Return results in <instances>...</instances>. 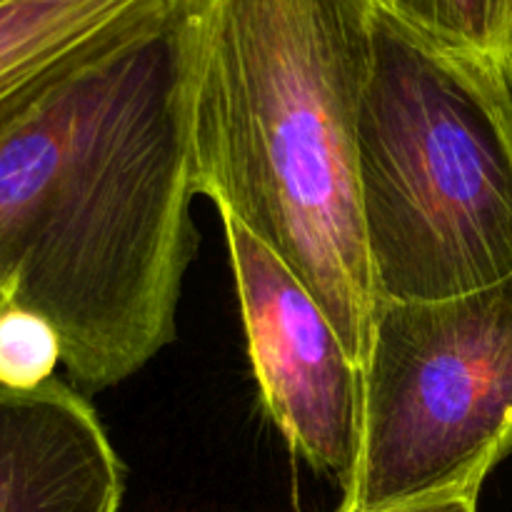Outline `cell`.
Wrapping results in <instances>:
<instances>
[{
    "label": "cell",
    "mask_w": 512,
    "mask_h": 512,
    "mask_svg": "<svg viewBox=\"0 0 512 512\" xmlns=\"http://www.w3.org/2000/svg\"><path fill=\"white\" fill-rule=\"evenodd\" d=\"M200 0H148L90 40L0 140V293L43 315L83 390L175 338L198 245L190 85Z\"/></svg>",
    "instance_id": "1"
},
{
    "label": "cell",
    "mask_w": 512,
    "mask_h": 512,
    "mask_svg": "<svg viewBox=\"0 0 512 512\" xmlns=\"http://www.w3.org/2000/svg\"><path fill=\"white\" fill-rule=\"evenodd\" d=\"M368 0H200L195 190L268 245L365 365L378 298L358 185Z\"/></svg>",
    "instance_id": "2"
},
{
    "label": "cell",
    "mask_w": 512,
    "mask_h": 512,
    "mask_svg": "<svg viewBox=\"0 0 512 512\" xmlns=\"http://www.w3.org/2000/svg\"><path fill=\"white\" fill-rule=\"evenodd\" d=\"M358 185L378 300H443L512 275V93L498 70L373 10Z\"/></svg>",
    "instance_id": "3"
},
{
    "label": "cell",
    "mask_w": 512,
    "mask_h": 512,
    "mask_svg": "<svg viewBox=\"0 0 512 512\" xmlns=\"http://www.w3.org/2000/svg\"><path fill=\"white\" fill-rule=\"evenodd\" d=\"M363 450L338 512L478 493L512 455V275L443 300H378Z\"/></svg>",
    "instance_id": "4"
},
{
    "label": "cell",
    "mask_w": 512,
    "mask_h": 512,
    "mask_svg": "<svg viewBox=\"0 0 512 512\" xmlns=\"http://www.w3.org/2000/svg\"><path fill=\"white\" fill-rule=\"evenodd\" d=\"M218 215L265 413L310 470L345 490L363 450V365L293 270L238 220Z\"/></svg>",
    "instance_id": "5"
},
{
    "label": "cell",
    "mask_w": 512,
    "mask_h": 512,
    "mask_svg": "<svg viewBox=\"0 0 512 512\" xmlns=\"http://www.w3.org/2000/svg\"><path fill=\"white\" fill-rule=\"evenodd\" d=\"M123 490V463L78 390L0 385V512H120Z\"/></svg>",
    "instance_id": "6"
},
{
    "label": "cell",
    "mask_w": 512,
    "mask_h": 512,
    "mask_svg": "<svg viewBox=\"0 0 512 512\" xmlns=\"http://www.w3.org/2000/svg\"><path fill=\"white\" fill-rule=\"evenodd\" d=\"M148 0H8L0 5V140L70 60Z\"/></svg>",
    "instance_id": "7"
},
{
    "label": "cell",
    "mask_w": 512,
    "mask_h": 512,
    "mask_svg": "<svg viewBox=\"0 0 512 512\" xmlns=\"http://www.w3.org/2000/svg\"><path fill=\"white\" fill-rule=\"evenodd\" d=\"M375 13L435 48L505 70L512 58V0H368Z\"/></svg>",
    "instance_id": "8"
},
{
    "label": "cell",
    "mask_w": 512,
    "mask_h": 512,
    "mask_svg": "<svg viewBox=\"0 0 512 512\" xmlns=\"http://www.w3.org/2000/svg\"><path fill=\"white\" fill-rule=\"evenodd\" d=\"M63 365L60 335L43 315L15 303H0V385L35 390Z\"/></svg>",
    "instance_id": "9"
},
{
    "label": "cell",
    "mask_w": 512,
    "mask_h": 512,
    "mask_svg": "<svg viewBox=\"0 0 512 512\" xmlns=\"http://www.w3.org/2000/svg\"><path fill=\"white\" fill-rule=\"evenodd\" d=\"M388 512H478V493H453L435 495V498L418 500Z\"/></svg>",
    "instance_id": "10"
},
{
    "label": "cell",
    "mask_w": 512,
    "mask_h": 512,
    "mask_svg": "<svg viewBox=\"0 0 512 512\" xmlns=\"http://www.w3.org/2000/svg\"><path fill=\"white\" fill-rule=\"evenodd\" d=\"M505 83H508V88H510V93H512V58H510V63H508V70H505Z\"/></svg>",
    "instance_id": "11"
},
{
    "label": "cell",
    "mask_w": 512,
    "mask_h": 512,
    "mask_svg": "<svg viewBox=\"0 0 512 512\" xmlns=\"http://www.w3.org/2000/svg\"><path fill=\"white\" fill-rule=\"evenodd\" d=\"M0 303H8V300H5V295H3V293H0Z\"/></svg>",
    "instance_id": "12"
},
{
    "label": "cell",
    "mask_w": 512,
    "mask_h": 512,
    "mask_svg": "<svg viewBox=\"0 0 512 512\" xmlns=\"http://www.w3.org/2000/svg\"><path fill=\"white\" fill-rule=\"evenodd\" d=\"M3 3H8V0H0V5H3Z\"/></svg>",
    "instance_id": "13"
}]
</instances>
